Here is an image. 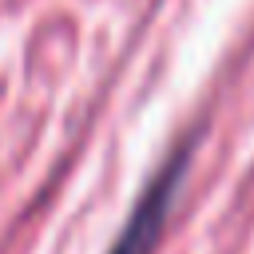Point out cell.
Listing matches in <instances>:
<instances>
[{"label":"cell","instance_id":"6da1fadb","mask_svg":"<svg viewBox=\"0 0 254 254\" xmlns=\"http://www.w3.org/2000/svg\"><path fill=\"white\" fill-rule=\"evenodd\" d=\"M183 171H187V159L175 155V159L147 183V190L139 194L127 226L119 230V238L111 242L107 254H151V250H155V242H159V234H163V222H167V210H171V202H175V190H179Z\"/></svg>","mask_w":254,"mask_h":254}]
</instances>
